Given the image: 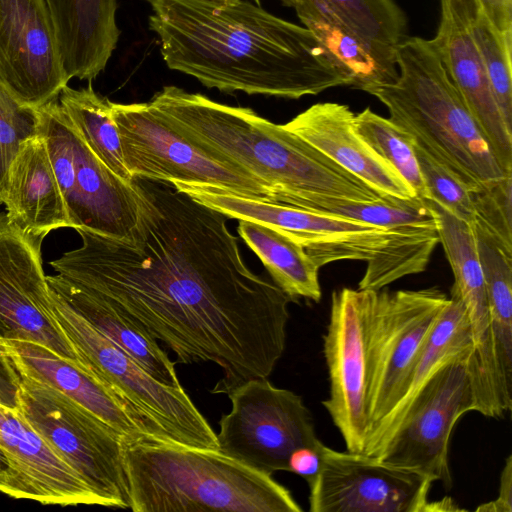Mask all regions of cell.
<instances>
[{
    "instance_id": "cell-21",
    "label": "cell",
    "mask_w": 512,
    "mask_h": 512,
    "mask_svg": "<svg viewBox=\"0 0 512 512\" xmlns=\"http://www.w3.org/2000/svg\"><path fill=\"white\" fill-rule=\"evenodd\" d=\"M1 342L18 373L63 392L119 433L125 441L151 439L175 444L166 433L80 365L35 342Z\"/></svg>"
},
{
    "instance_id": "cell-15",
    "label": "cell",
    "mask_w": 512,
    "mask_h": 512,
    "mask_svg": "<svg viewBox=\"0 0 512 512\" xmlns=\"http://www.w3.org/2000/svg\"><path fill=\"white\" fill-rule=\"evenodd\" d=\"M44 238L0 213V342H35L84 368L54 315L42 267Z\"/></svg>"
},
{
    "instance_id": "cell-45",
    "label": "cell",
    "mask_w": 512,
    "mask_h": 512,
    "mask_svg": "<svg viewBox=\"0 0 512 512\" xmlns=\"http://www.w3.org/2000/svg\"><path fill=\"white\" fill-rule=\"evenodd\" d=\"M252 1L255 2L256 4L260 3V0H252Z\"/></svg>"
},
{
    "instance_id": "cell-35",
    "label": "cell",
    "mask_w": 512,
    "mask_h": 512,
    "mask_svg": "<svg viewBox=\"0 0 512 512\" xmlns=\"http://www.w3.org/2000/svg\"><path fill=\"white\" fill-rule=\"evenodd\" d=\"M368 38L397 45L406 37L407 19L394 0H320Z\"/></svg>"
},
{
    "instance_id": "cell-23",
    "label": "cell",
    "mask_w": 512,
    "mask_h": 512,
    "mask_svg": "<svg viewBox=\"0 0 512 512\" xmlns=\"http://www.w3.org/2000/svg\"><path fill=\"white\" fill-rule=\"evenodd\" d=\"M292 8L345 76L347 86L370 94L397 80L396 45L366 37L320 0H294Z\"/></svg>"
},
{
    "instance_id": "cell-8",
    "label": "cell",
    "mask_w": 512,
    "mask_h": 512,
    "mask_svg": "<svg viewBox=\"0 0 512 512\" xmlns=\"http://www.w3.org/2000/svg\"><path fill=\"white\" fill-rule=\"evenodd\" d=\"M124 163L132 177L189 182L280 204L278 194L248 172L204 153L162 122L148 102L112 105Z\"/></svg>"
},
{
    "instance_id": "cell-37",
    "label": "cell",
    "mask_w": 512,
    "mask_h": 512,
    "mask_svg": "<svg viewBox=\"0 0 512 512\" xmlns=\"http://www.w3.org/2000/svg\"><path fill=\"white\" fill-rule=\"evenodd\" d=\"M38 135V110L18 102L0 84V205L13 161L23 146Z\"/></svg>"
},
{
    "instance_id": "cell-34",
    "label": "cell",
    "mask_w": 512,
    "mask_h": 512,
    "mask_svg": "<svg viewBox=\"0 0 512 512\" xmlns=\"http://www.w3.org/2000/svg\"><path fill=\"white\" fill-rule=\"evenodd\" d=\"M354 126L365 141L398 171L418 198H427L412 138L402 128L369 107L355 114Z\"/></svg>"
},
{
    "instance_id": "cell-43",
    "label": "cell",
    "mask_w": 512,
    "mask_h": 512,
    "mask_svg": "<svg viewBox=\"0 0 512 512\" xmlns=\"http://www.w3.org/2000/svg\"><path fill=\"white\" fill-rule=\"evenodd\" d=\"M8 468V460L0 449V492L2 493H4L6 488Z\"/></svg>"
},
{
    "instance_id": "cell-19",
    "label": "cell",
    "mask_w": 512,
    "mask_h": 512,
    "mask_svg": "<svg viewBox=\"0 0 512 512\" xmlns=\"http://www.w3.org/2000/svg\"><path fill=\"white\" fill-rule=\"evenodd\" d=\"M0 449L9 465L4 494L44 505L107 507L16 408L3 404H0Z\"/></svg>"
},
{
    "instance_id": "cell-4",
    "label": "cell",
    "mask_w": 512,
    "mask_h": 512,
    "mask_svg": "<svg viewBox=\"0 0 512 512\" xmlns=\"http://www.w3.org/2000/svg\"><path fill=\"white\" fill-rule=\"evenodd\" d=\"M134 512H301L291 492L219 450L151 439L123 441Z\"/></svg>"
},
{
    "instance_id": "cell-16",
    "label": "cell",
    "mask_w": 512,
    "mask_h": 512,
    "mask_svg": "<svg viewBox=\"0 0 512 512\" xmlns=\"http://www.w3.org/2000/svg\"><path fill=\"white\" fill-rule=\"evenodd\" d=\"M71 128L72 145L64 142L49 150L70 228L128 240L139 218V198L132 181L113 173L92 153L72 125Z\"/></svg>"
},
{
    "instance_id": "cell-39",
    "label": "cell",
    "mask_w": 512,
    "mask_h": 512,
    "mask_svg": "<svg viewBox=\"0 0 512 512\" xmlns=\"http://www.w3.org/2000/svg\"><path fill=\"white\" fill-rule=\"evenodd\" d=\"M325 446L320 440L314 445L294 449L287 460V472L301 476L308 486L311 485L321 471Z\"/></svg>"
},
{
    "instance_id": "cell-6",
    "label": "cell",
    "mask_w": 512,
    "mask_h": 512,
    "mask_svg": "<svg viewBox=\"0 0 512 512\" xmlns=\"http://www.w3.org/2000/svg\"><path fill=\"white\" fill-rule=\"evenodd\" d=\"M50 293L54 315L86 370L175 444L218 450L216 433L182 386L155 380L53 290Z\"/></svg>"
},
{
    "instance_id": "cell-10",
    "label": "cell",
    "mask_w": 512,
    "mask_h": 512,
    "mask_svg": "<svg viewBox=\"0 0 512 512\" xmlns=\"http://www.w3.org/2000/svg\"><path fill=\"white\" fill-rule=\"evenodd\" d=\"M473 351L441 365L411 401L375 455L452 487L449 442L460 417L475 411L470 361Z\"/></svg>"
},
{
    "instance_id": "cell-25",
    "label": "cell",
    "mask_w": 512,
    "mask_h": 512,
    "mask_svg": "<svg viewBox=\"0 0 512 512\" xmlns=\"http://www.w3.org/2000/svg\"><path fill=\"white\" fill-rule=\"evenodd\" d=\"M2 204L9 221L25 232L46 236L53 230L70 228L66 204L40 133L13 161Z\"/></svg>"
},
{
    "instance_id": "cell-5",
    "label": "cell",
    "mask_w": 512,
    "mask_h": 512,
    "mask_svg": "<svg viewBox=\"0 0 512 512\" xmlns=\"http://www.w3.org/2000/svg\"><path fill=\"white\" fill-rule=\"evenodd\" d=\"M397 80L370 94L390 119L470 188L505 173L452 83L432 40L405 37L396 45Z\"/></svg>"
},
{
    "instance_id": "cell-42",
    "label": "cell",
    "mask_w": 512,
    "mask_h": 512,
    "mask_svg": "<svg viewBox=\"0 0 512 512\" xmlns=\"http://www.w3.org/2000/svg\"><path fill=\"white\" fill-rule=\"evenodd\" d=\"M493 25L502 33H512V0H478Z\"/></svg>"
},
{
    "instance_id": "cell-38",
    "label": "cell",
    "mask_w": 512,
    "mask_h": 512,
    "mask_svg": "<svg viewBox=\"0 0 512 512\" xmlns=\"http://www.w3.org/2000/svg\"><path fill=\"white\" fill-rule=\"evenodd\" d=\"M413 147L427 192L426 199L433 200L454 216L472 225L474 213L471 188L415 142Z\"/></svg>"
},
{
    "instance_id": "cell-41",
    "label": "cell",
    "mask_w": 512,
    "mask_h": 512,
    "mask_svg": "<svg viewBox=\"0 0 512 512\" xmlns=\"http://www.w3.org/2000/svg\"><path fill=\"white\" fill-rule=\"evenodd\" d=\"M477 512H512V456L505 460L500 476L498 497L487 503L480 504Z\"/></svg>"
},
{
    "instance_id": "cell-46",
    "label": "cell",
    "mask_w": 512,
    "mask_h": 512,
    "mask_svg": "<svg viewBox=\"0 0 512 512\" xmlns=\"http://www.w3.org/2000/svg\"><path fill=\"white\" fill-rule=\"evenodd\" d=\"M0 404H1V401H0Z\"/></svg>"
},
{
    "instance_id": "cell-30",
    "label": "cell",
    "mask_w": 512,
    "mask_h": 512,
    "mask_svg": "<svg viewBox=\"0 0 512 512\" xmlns=\"http://www.w3.org/2000/svg\"><path fill=\"white\" fill-rule=\"evenodd\" d=\"M58 101L70 124L92 153L113 173L131 182L127 170L117 125L108 98L96 93L91 84L74 89L65 86Z\"/></svg>"
},
{
    "instance_id": "cell-33",
    "label": "cell",
    "mask_w": 512,
    "mask_h": 512,
    "mask_svg": "<svg viewBox=\"0 0 512 512\" xmlns=\"http://www.w3.org/2000/svg\"><path fill=\"white\" fill-rule=\"evenodd\" d=\"M471 30L496 104L512 132V33L500 32L478 0L472 6Z\"/></svg>"
},
{
    "instance_id": "cell-27",
    "label": "cell",
    "mask_w": 512,
    "mask_h": 512,
    "mask_svg": "<svg viewBox=\"0 0 512 512\" xmlns=\"http://www.w3.org/2000/svg\"><path fill=\"white\" fill-rule=\"evenodd\" d=\"M46 279L51 290L155 380L168 386H181L175 362L138 324L58 274L46 276Z\"/></svg>"
},
{
    "instance_id": "cell-36",
    "label": "cell",
    "mask_w": 512,
    "mask_h": 512,
    "mask_svg": "<svg viewBox=\"0 0 512 512\" xmlns=\"http://www.w3.org/2000/svg\"><path fill=\"white\" fill-rule=\"evenodd\" d=\"M472 228L512 254V174L471 191Z\"/></svg>"
},
{
    "instance_id": "cell-13",
    "label": "cell",
    "mask_w": 512,
    "mask_h": 512,
    "mask_svg": "<svg viewBox=\"0 0 512 512\" xmlns=\"http://www.w3.org/2000/svg\"><path fill=\"white\" fill-rule=\"evenodd\" d=\"M433 480L363 453L325 446L323 464L309 485L311 512L457 511L450 498L430 502Z\"/></svg>"
},
{
    "instance_id": "cell-20",
    "label": "cell",
    "mask_w": 512,
    "mask_h": 512,
    "mask_svg": "<svg viewBox=\"0 0 512 512\" xmlns=\"http://www.w3.org/2000/svg\"><path fill=\"white\" fill-rule=\"evenodd\" d=\"M431 211L454 283L451 292L461 299L473 338L471 373L476 395L487 402L498 397L491 318L482 266L472 226L433 200L423 198Z\"/></svg>"
},
{
    "instance_id": "cell-1",
    "label": "cell",
    "mask_w": 512,
    "mask_h": 512,
    "mask_svg": "<svg viewBox=\"0 0 512 512\" xmlns=\"http://www.w3.org/2000/svg\"><path fill=\"white\" fill-rule=\"evenodd\" d=\"M132 183L139 218L130 238L76 229L81 246L52 268L162 342L176 362L219 366L213 393L268 378L284 353L294 301L249 269L226 215L169 182Z\"/></svg>"
},
{
    "instance_id": "cell-44",
    "label": "cell",
    "mask_w": 512,
    "mask_h": 512,
    "mask_svg": "<svg viewBox=\"0 0 512 512\" xmlns=\"http://www.w3.org/2000/svg\"><path fill=\"white\" fill-rule=\"evenodd\" d=\"M282 2L283 5L287 6V7H293V3H294V0H280Z\"/></svg>"
},
{
    "instance_id": "cell-7",
    "label": "cell",
    "mask_w": 512,
    "mask_h": 512,
    "mask_svg": "<svg viewBox=\"0 0 512 512\" xmlns=\"http://www.w3.org/2000/svg\"><path fill=\"white\" fill-rule=\"evenodd\" d=\"M16 410L107 507L129 508L119 433L63 392L20 374Z\"/></svg>"
},
{
    "instance_id": "cell-29",
    "label": "cell",
    "mask_w": 512,
    "mask_h": 512,
    "mask_svg": "<svg viewBox=\"0 0 512 512\" xmlns=\"http://www.w3.org/2000/svg\"><path fill=\"white\" fill-rule=\"evenodd\" d=\"M237 232L261 260L272 281L294 302L299 298L316 303L321 300L320 268L299 244L249 220H238Z\"/></svg>"
},
{
    "instance_id": "cell-32",
    "label": "cell",
    "mask_w": 512,
    "mask_h": 512,
    "mask_svg": "<svg viewBox=\"0 0 512 512\" xmlns=\"http://www.w3.org/2000/svg\"><path fill=\"white\" fill-rule=\"evenodd\" d=\"M293 207L347 218L389 230L434 223L433 215L422 198L410 201L361 202L346 198L310 195L300 198Z\"/></svg>"
},
{
    "instance_id": "cell-22",
    "label": "cell",
    "mask_w": 512,
    "mask_h": 512,
    "mask_svg": "<svg viewBox=\"0 0 512 512\" xmlns=\"http://www.w3.org/2000/svg\"><path fill=\"white\" fill-rule=\"evenodd\" d=\"M348 105L316 103L283 128L299 136L387 201L418 198L398 171L356 131Z\"/></svg>"
},
{
    "instance_id": "cell-24",
    "label": "cell",
    "mask_w": 512,
    "mask_h": 512,
    "mask_svg": "<svg viewBox=\"0 0 512 512\" xmlns=\"http://www.w3.org/2000/svg\"><path fill=\"white\" fill-rule=\"evenodd\" d=\"M68 80L91 81L107 66L120 30L117 0H45Z\"/></svg>"
},
{
    "instance_id": "cell-31",
    "label": "cell",
    "mask_w": 512,
    "mask_h": 512,
    "mask_svg": "<svg viewBox=\"0 0 512 512\" xmlns=\"http://www.w3.org/2000/svg\"><path fill=\"white\" fill-rule=\"evenodd\" d=\"M439 243L435 221L400 229L388 247L367 261L360 290H380L409 275L423 272Z\"/></svg>"
},
{
    "instance_id": "cell-40",
    "label": "cell",
    "mask_w": 512,
    "mask_h": 512,
    "mask_svg": "<svg viewBox=\"0 0 512 512\" xmlns=\"http://www.w3.org/2000/svg\"><path fill=\"white\" fill-rule=\"evenodd\" d=\"M20 375L17 372L3 342H0V401L16 408Z\"/></svg>"
},
{
    "instance_id": "cell-9",
    "label": "cell",
    "mask_w": 512,
    "mask_h": 512,
    "mask_svg": "<svg viewBox=\"0 0 512 512\" xmlns=\"http://www.w3.org/2000/svg\"><path fill=\"white\" fill-rule=\"evenodd\" d=\"M231 410L216 434L218 450L267 475L287 472L290 453L320 441L302 397L268 378L247 380L228 393Z\"/></svg>"
},
{
    "instance_id": "cell-12",
    "label": "cell",
    "mask_w": 512,
    "mask_h": 512,
    "mask_svg": "<svg viewBox=\"0 0 512 512\" xmlns=\"http://www.w3.org/2000/svg\"><path fill=\"white\" fill-rule=\"evenodd\" d=\"M376 290L342 288L331 296L323 354L329 396L322 405L346 451L364 453L370 429L369 342Z\"/></svg>"
},
{
    "instance_id": "cell-17",
    "label": "cell",
    "mask_w": 512,
    "mask_h": 512,
    "mask_svg": "<svg viewBox=\"0 0 512 512\" xmlns=\"http://www.w3.org/2000/svg\"><path fill=\"white\" fill-rule=\"evenodd\" d=\"M68 82L45 0H0V84L38 109Z\"/></svg>"
},
{
    "instance_id": "cell-28",
    "label": "cell",
    "mask_w": 512,
    "mask_h": 512,
    "mask_svg": "<svg viewBox=\"0 0 512 512\" xmlns=\"http://www.w3.org/2000/svg\"><path fill=\"white\" fill-rule=\"evenodd\" d=\"M474 230V229H473ZM488 300L496 379L502 403L512 402V254L474 230Z\"/></svg>"
},
{
    "instance_id": "cell-2",
    "label": "cell",
    "mask_w": 512,
    "mask_h": 512,
    "mask_svg": "<svg viewBox=\"0 0 512 512\" xmlns=\"http://www.w3.org/2000/svg\"><path fill=\"white\" fill-rule=\"evenodd\" d=\"M168 68L224 93L300 99L347 86L305 27L247 0H145Z\"/></svg>"
},
{
    "instance_id": "cell-14",
    "label": "cell",
    "mask_w": 512,
    "mask_h": 512,
    "mask_svg": "<svg viewBox=\"0 0 512 512\" xmlns=\"http://www.w3.org/2000/svg\"><path fill=\"white\" fill-rule=\"evenodd\" d=\"M448 300L437 286L376 290L369 342V433L392 408Z\"/></svg>"
},
{
    "instance_id": "cell-11",
    "label": "cell",
    "mask_w": 512,
    "mask_h": 512,
    "mask_svg": "<svg viewBox=\"0 0 512 512\" xmlns=\"http://www.w3.org/2000/svg\"><path fill=\"white\" fill-rule=\"evenodd\" d=\"M176 189L229 219L266 225L299 244L321 268L342 260L368 261L385 250L400 229L373 226L278 203L232 194L207 184L173 182Z\"/></svg>"
},
{
    "instance_id": "cell-3",
    "label": "cell",
    "mask_w": 512,
    "mask_h": 512,
    "mask_svg": "<svg viewBox=\"0 0 512 512\" xmlns=\"http://www.w3.org/2000/svg\"><path fill=\"white\" fill-rule=\"evenodd\" d=\"M154 114L209 156L271 187L280 204L323 195L361 202L384 200L308 142L248 107L164 86L148 101Z\"/></svg>"
},
{
    "instance_id": "cell-26",
    "label": "cell",
    "mask_w": 512,
    "mask_h": 512,
    "mask_svg": "<svg viewBox=\"0 0 512 512\" xmlns=\"http://www.w3.org/2000/svg\"><path fill=\"white\" fill-rule=\"evenodd\" d=\"M472 351L473 338L465 307L458 295L451 292L392 408L370 431L363 454L375 456L378 453L416 394L441 365Z\"/></svg>"
},
{
    "instance_id": "cell-18",
    "label": "cell",
    "mask_w": 512,
    "mask_h": 512,
    "mask_svg": "<svg viewBox=\"0 0 512 512\" xmlns=\"http://www.w3.org/2000/svg\"><path fill=\"white\" fill-rule=\"evenodd\" d=\"M473 2L440 0L439 25L431 40L499 165L505 173H512V132L496 104L472 34Z\"/></svg>"
}]
</instances>
